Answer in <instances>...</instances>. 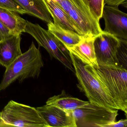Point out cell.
Instances as JSON below:
<instances>
[{
    "instance_id": "cell-1",
    "label": "cell",
    "mask_w": 127,
    "mask_h": 127,
    "mask_svg": "<svg viewBox=\"0 0 127 127\" xmlns=\"http://www.w3.org/2000/svg\"><path fill=\"white\" fill-rule=\"evenodd\" d=\"M70 56L78 82V87L89 101L96 105L119 110L94 67L84 64L70 53Z\"/></svg>"
},
{
    "instance_id": "cell-2",
    "label": "cell",
    "mask_w": 127,
    "mask_h": 127,
    "mask_svg": "<svg viewBox=\"0 0 127 127\" xmlns=\"http://www.w3.org/2000/svg\"><path fill=\"white\" fill-rule=\"evenodd\" d=\"M43 66L39 49L32 42L27 51L6 68L0 83V91L5 90L15 81L21 83L29 78H38Z\"/></svg>"
},
{
    "instance_id": "cell-3",
    "label": "cell",
    "mask_w": 127,
    "mask_h": 127,
    "mask_svg": "<svg viewBox=\"0 0 127 127\" xmlns=\"http://www.w3.org/2000/svg\"><path fill=\"white\" fill-rule=\"evenodd\" d=\"M119 110L127 113V71L122 65L94 67Z\"/></svg>"
},
{
    "instance_id": "cell-4",
    "label": "cell",
    "mask_w": 127,
    "mask_h": 127,
    "mask_svg": "<svg viewBox=\"0 0 127 127\" xmlns=\"http://www.w3.org/2000/svg\"><path fill=\"white\" fill-rule=\"evenodd\" d=\"M49 127L35 108L11 100L0 112V127Z\"/></svg>"
},
{
    "instance_id": "cell-5",
    "label": "cell",
    "mask_w": 127,
    "mask_h": 127,
    "mask_svg": "<svg viewBox=\"0 0 127 127\" xmlns=\"http://www.w3.org/2000/svg\"><path fill=\"white\" fill-rule=\"evenodd\" d=\"M68 15L82 36L95 37L102 32L99 23L82 0H53Z\"/></svg>"
},
{
    "instance_id": "cell-6",
    "label": "cell",
    "mask_w": 127,
    "mask_h": 127,
    "mask_svg": "<svg viewBox=\"0 0 127 127\" xmlns=\"http://www.w3.org/2000/svg\"><path fill=\"white\" fill-rule=\"evenodd\" d=\"M25 32L31 35L40 46L47 50L50 57L55 58L75 73L70 53L64 44L48 30L37 24L27 21Z\"/></svg>"
},
{
    "instance_id": "cell-7",
    "label": "cell",
    "mask_w": 127,
    "mask_h": 127,
    "mask_svg": "<svg viewBox=\"0 0 127 127\" xmlns=\"http://www.w3.org/2000/svg\"><path fill=\"white\" fill-rule=\"evenodd\" d=\"M118 110L88 104L72 112L77 127H105L116 122Z\"/></svg>"
},
{
    "instance_id": "cell-8",
    "label": "cell",
    "mask_w": 127,
    "mask_h": 127,
    "mask_svg": "<svg viewBox=\"0 0 127 127\" xmlns=\"http://www.w3.org/2000/svg\"><path fill=\"white\" fill-rule=\"evenodd\" d=\"M94 47L98 65H119L118 50L120 40L102 30L94 37Z\"/></svg>"
},
{
    "instance_id": "cell-9",
    "label": "cell",
    "mask_w": 127,
    "mask_h": 127,
    "mask_svg": "<svg viewBox=\"0 0 127 127\" xmlns=\"http://www.w3.org/2000/svg\"><path fill=\"white\" fill-rule=\"evenodd\" d=\"M102 18L105 21L104 32L113 35L119 40L127 41V14L118 6L104 5Z\"/></svg>"
},
{
    "instance_id": "cell-10",
    "label": "cell",
    "mask_w": 127,
    "mask_h": 127,
    "mask_svg": "<svg viewBox=\"0 0 127 127\" xmlns=\"http://www.w3.org/2000/svg\"><path fill=\"white\" fill-rule=\"evenodd\" d=\"M36 108L49 127H77L72 112L47 104Z\"/></svg>"
},
{
    "instance_id": "cell-11",
    "label": "cell",
    "mask_w": 127,
    "mask_h": 127,
    "mask_svg": "<svg viewBox=\"0 0 127 127\" xmlns=\"http://www.w3.org/2000/svg\"><path fill=\"white\" fill-rule=\"evenodd\" d=\"M95 37L83 36L78 43L66 47L70 53L84 64L96 67L98 64L96 61L94 44Z\"/></svg>"
},
{
    "instance_id": "cell-12",
    "label": "cell",
    "mask_w": 127,
    "mask_h": 127,
    "mask_svg": "<svg viewBox=\"0 0 127 127\" xmlns=\"http://www.w3.org/2000/svg\"><path fill=\"white\" fill-rule=\"evenodd\" d=\"M21 35H11L0 41V65L6 68L22 54Z\"/></svg>"
},
{
    "instance_id": "cell-13",
    "label": "cell",
    "mask_w": 127,
    "mask_h": 127,
    "mask_svg": "<svg viewBox=\"0 0 127 127\" xmlns=\"http://www.w3.org/2000/svg\"><path fill=\"white\" fill-rule=\"evenodd\" d=\"M43 0L53 18V23L55 25L65 30L81 35L74 22L56 2L53 0Z\"/></svg>"
},
{
    "instance_id": "cell-14",
    "label": "cell",
    "mask_w": 127,
    "mask_h": 127,
    "mask_svg": "<svg viewBox=\"0 0 127 127\" xmlns=\"http://www.w3.org/2000/svg\"><path fill=\"white\" fill-rule=\"evenodd\" d=\"M0 22L4 25L12 35H21L25 32L27 21L17 12L0 8Z\"/></svg>"
},
{
    "instance_id": "cell-15",
    "label": "cell",
    "mask_w": 127,
    "mask_h": 127,
    "mask_svg": "<svg viewBox=\"0 0 127 127\" xmlns=\"http://www.w3.org/2000/svg\"><path fill=\"white\" fill-rule=\"evenodd\" d=\"M27 14L36 17L47 24L53 23L51 15L43 0H14Z\"/></svg>"
},
{
    "instance_id": "cell-16",
    "label": "cell",
    "mask_w": 127,
    "mask_h": 127,
    "mask_svg": "<svg viewBox=\"0 0 127 127\" xmlns=\"http://www.w3.org/2000/svg\"><path fill=\"white\" fill-rule=\"evenodd\" d=\"M89 102V101L69 96L64 90H63L61 94L49 98L46 102V104L56 106L66 111L72 112Z\"/></svg>"
},
{
    "instance_id": "cell-17",
    "label": "cell",
    "mask_w": 127,
    "mask_h": 127,
    "mask_svg": "<svg viewBox=\"0 0 127 127\" xmlns=\"http://www.w3.org/2000/svg\"><path fill=\"white\" fill-rule=\"evenodd\" d=\"M48 30L58 39L66 47L74 46L78 43L83 36L65 30L55 25L53 23L47 24Z\"/></svg>"
},
{
    "instance_id": "cell-18",
    "label": "cell",
    "mask_w": 127,
    "mask_h": 127,
    "mask_svg": "<svg viewBox=\"0 0 127 127\" xmlns=\"http://www.w3.org/2000/svg\"><path fill=\"white\" fill-rule=\"evenodd\" d=\"M104 0H82L94 18L99 22L102 18Z\"/></svg>"
},
{
    "instance_id": "cell-19",
    "label": "cell",
    "mask_w": 127,
    "mask_h": 127,
    "mask_svg": "<svg viewBox=\"0 0 127 127\" xmlns=\"http://www.w3.org/2000/svg\"><path fill=\"white\" fill-rule=\"evenodd\" d=\"M0 8L12 10L21 15L27 14L26 12L14 0H0Z\"/></svg>"
},
{
    "instance_id": "cell-20",
    "label": "cell",
    "mask_w": 127,
    "mask_h": 127,
    "mask_svg": "<svg viewBox=\"0 0 127 127\" xmlns=\"http://www.w3.org/2000/svg\"><path fill=\"white\" fill-rule=\"evenodd\" d=\"M104 4L111 6H118L120 5H127V0H104Z\"/></svg>"
},
{
    "instance_id": "cell-21",
    "label": "cell",
    "mask_w": 127,
    "mask_h": 127,
    "mask_svg": "<svg viewBox=\"0 0 127 127\" xmlns=\"http://www.w3.org/2000/svg\"><path fill=\"white\" fill-rule=\"evenodd\" d=\"M9 30L0 22V41L11 35Z\"/></svg>"
},
{
    "instance_id": "cell-22",
    "label": "cell",
    "mask_w": 127,
    "mask_h": 127,
    "mask_svg": "<svg viewBox=\"0 0 127 127\" xmlns=\"http://www.w3.org/2000/svg\"><path fill=\"white\" fill-rule=\"evenodd\" d=\"M127 120L121 119L118 122H115L105 126V127H126Z\"/></svg>"
}]
</instances>
